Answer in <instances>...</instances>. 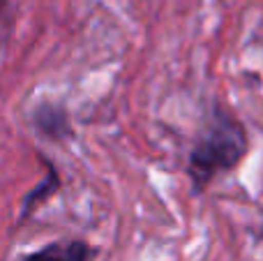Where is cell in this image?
<instances>
[{
  "mask_svg": "<svg viewBox=\"0 0 263 261\" xmlns=\"http://www.w3.org/2000/svg\"><path fill=\"white\" fill-rule=\"evenodd\" d=\"M247 153V134L242 125L227 111H217L203 137L190 153L187 174L194 192H203L215 176L231 171L240 164Z\"/></svg>",
  "mask_w": 263,
  "mask_h": 261,
  "instance_id": "obj_1",
  "label": "cell"
},
{
  "mask_svg": "<svg viewBox=\"0 0 263 261\" xmlns=\"http://www.w3.org/2000/svg\"><path fill=\"white\" fill-rule=\"evenodd\" d=\"M32 125L40 134H44L46 139H53V141H63V139L72 137V123H69L67 111L58 104H51V102L35 106Z\"/></svg>",
  "mask_w": 263,
  "mask_h": 261,
  "instance_id": "obj_2",
  "label": "cell"
},
{
  "mask_svg": "<svg viewBox=\"0 0 263 261\" xmlns=\"http://www.w3.org/2000/svg\"><path fill=\"white\" fill-rule=\"evenodd\" d=\"M92 254L95 250L83 240H65L26 254L23 261H92Z\"/></svg>",
  "mask_w": 263,
  "mask_h": 261,
  "instance_id": "obj_3",
  "label": "cell"
},
{
  "mask_svg": "<svg viewBox=\"0 0 263 261\" xmlns=\"http://www.w3.org/2000/svg\"><path fill=\"white\" fill-rule=\"evenodd\" d=\"M58 190V174H55V169L49 164V169H46V178L42 180L40 185H37L35 190H32L30 194L26 197V201H23V211H21V217H26L28 213L32 211V208L37 206L40 201H44L46 197H51V194Z\"/></svg>",
  "mask_w": 263,
  "mask_h": 261,
  "instance_id": "obj_4",
  "label": "cell"
},
{
  "mask_svg": "<svg viewBox=\"0 0 263 261\" xmlns=\"http://www.w3.org/2000/svg\"><path fill=\"white\" fill-rule=\"evenodd\" d=\"M0 14H3V0H0Z\"/></svg>",
  "mask_w": 263,
  "mask_h": 261,
  "instance_id": "obj_5",
  "label": "cell"
}]
</instances>
